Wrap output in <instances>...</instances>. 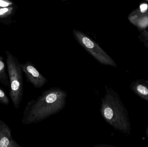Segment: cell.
Instances as JSON below:
<instances>
[{
    "label": "cell",
    "mask_w": 148,
    "mask_h": 147,
    "mask_svg": "<svg viewBox=\"0 0 148 147\" xmlns=\"http://www.w3.org/2000/svg\"><path fill=\"white\" fill-rule=\"evenodd\" d=\"M73 32L77 42L101 64L117 67V64L112 58L88 36L75 29Z\"/></svg>",
    "instance_id": "obj_4"
},
{
    "label": "cell",
    "mask_w": 148,
    "mask_h": 147,
    "mask_svg": "<svg viewBox=\"0 0 148 147\" xmlns=\"http://www.w3.org/2000/svg\"><path fill=\"white\" fill-rule=\"evenodd\" d=\"M68 94L66 91L53 87L42 92L36 100H30L23 114L22 124L38 123L56 114L66 107Z\"/></svg>",
    "instance_id": "obj_1"
},
{
    "label": "cell",
    "mask_w": 148,
    "mask_h": 147,
    "mask_svg": "<svg viewBox=\"0 0 148 147\" xmlns=\"http://www.w3.org/2000/svg\"><path fill=\"white\" fill-rule=\"evenodd\" d=\"M0 147H22L13 139L10 128L1 119Z\"/></svg>",
    "instance_id": "obj_7"
},
{
    "label": "cell",
    "mask_w": 148,
    "mask_h": 147,
    "mask_svg": "<svg viewBox=\"0 0 148 147\" xmlns=\"http://www.w3.org/2000/svg\"><path fill=\"white\" fill-rule=\"evenodd\" d=\"M143 43L144 46L146 48H147V49H148V41H144V42H143Z\"/></svg>",
    "instance_id": "obj_15"
},
{
    "label": "cell",
    "mask_w": 148,
    "mask_h": 147,
    "mask_svg": "<svg viewBox=\"0 0 148 147\" xmlns=\"http://www.w3.org/2000/svg\"><path fill=\"white\" fill-rule=\"evenodd\" d=\"M129 22L142 31L148 28V3H142L128 16Z\"/></svg>",
    "instance_id": "obj_6"
},
{
    "label": "cell",
    "mask_w": 148,
    "mask_h": 147,
    "mask_svg": "<svg viewBox=\"0 0 148 147\" xmlns=\"http://www.w3.org/2000/svg\"><path fill=\"white\" fill-rule=\"evenodd\" d=\"M143 1H145L147 2H148V0H143Z\"/></svg>",
    "instance_id": "obj_18"
},
{
    "label": "cell",
    "mask_w": 148,
    "mask_h": 147,
    "mask_svg": "<svg viewBox=\"0 0 148 147\" xmlns=\"http://www.w3.org/2000/svg\"><path fill=\"white\" fill-rule=\"evenodd\" d=\"M140 34L138 39L142 42L148 41V28L142 31H139Z\"/></svg>",
    "instance_id": "obj_11"
},
{
    "label": "cell",
    "mask_w": 148,
    "mask_h": 147,
    "mask_svg": "<svg viewBox=\"0 0 148 147\" xmlns=\"http://www.w3.org/2000/svg\"><path fill=\"white\" fill-rule=\"evenodd\" d=\"M22 72L26 76L27 81L35 89H40L48 83V80L37 70L34 65L30 61L20 64Z\"/></svg>",
    "instance_id": "obj_5"
},
{
    "label": "cell",
    "mask_w": 148,
    "mask_h": 147,
    "mask_svg": "<svg viewBox=\"0 0 148 147\" xmlns=\"http://www.w3.org/2000/svg\"><path fill=\"white\" fill-rule=\"evenodd\" d=\"M145 133H146V136L147 137H148V125L147 126V128H146V132H145Z\"/></svg>",
    "instance_id": "obj_16"
},
{
    "label": "cell",
    "mask_w": 148,
    "mask_h": 147,
    "mask_svg": "<svg viewBox=\"0 0 148 147\" xmlns=\"http://www.w3.org/2000/svg\"><path fill=\"white\" fill-rule=\"evenodd\" d=\"M11 3L6 0H0V7H5L9 6Z\"/></svg>",
    "instance_id": "obj_12"
},
{
    "label": "cell",
    "mask_w": 148,
    "mask_h": 147,
    "mask_svg": "<svg viewBox=\"0 0 148 147\" xmlns=\"http://www.w3.org/2000/svg\"><path fill=\"white\" fill-rule=\"evenodd\" d=\"M0 83L6 87H10L7 64H5L3 59L1 57H0Z\"/></svg>",
    "instance_id": "obj_9"
},
{
    "label": "cell",
    "mask_w": 148,
    "mask_h": 147,
    "mask_svg": "<svg viewBox=\"0 0 148 147\" xmlns=\"http://www.w3.org/2000/svg\"><path fill=\"white\" fill-rule=\"evenodd\" d=\"M9 11V8L6 7L0 8V16L3 15Z\"/></svg>",
    "instance_id": "obj_13"
},
{
    "label": "cell",
    "mask_w": 148,
    "mask_h": 147,
    "mask_svg": "<svg viewBox=\"0 0 148 147\" xmlns=\"http://www.w3.org/2000/svg\"><path fill=\"white\" fill-rule=\"evenodd\" d=\"M145 82H146V83H147V85H148V79H146V80H145Z\"/></svg>",
    "instance_id": "obj_17"
},
{
    "label": "cell",
    "mask_w": 148,
    "mask_h": 147,
    "mask_svg": "<svg viewBox=\"0 0 148 147\" xmlns=\"http://www.w3.org/2000/svg\"><path fill=\"white\" fill-rule=\"evenodd\" d=\"M105 94L101 99L100 113L109 125L127 135L131 133V125L127 110L120 96L111 87L105 85Z\"/></svg>",
    "instance_id": "obj_2"
},
{
    "label": "cell",
    "mask_w": 148,
    "mask_h": 147,
    "mask_svg": "<svg viewBox=\"0 0 148 147\" xmlns=\"http://www.w3.org/2000/svg\"><path fill=\"white\" fill-rule=\"evenodd\" d=\"M130 88L138 96L148 102V85L144 79H137L132 82Z\"/></svg>",
    "instance_id": "obj_8"
},
{
    "label": "cell",
    "mask_w": 148,
    "mask_h": 147,
    "mask_svg": "<svg viewBox=\"0 0 148 147\" xmlns=\"http://www.w3.org/2000/svg\"><path fill=\"white\" fill-rule=\"evenodd\" d=\"M7 71L10 82L9 96L14 107L18 109L22 100L23 81L22 70L16 59L7 53Z\"/></svg>",
    "instance_id": "obj_3"
},
{
    "label": "cell",
    "mask_w": 148,
    "mask_h": 147,
    "mask_svg": "<svg viewBox=\"0 0 148 147\" xmlns=\"http://www.w3.org/2000/svg\"><path fill=\"white\" fill-rule=\"evenodd\" d=\"M0 103L8 105L10 103L9 99L5 91L0 88Z\"/></svg>",
    "instance_id": "obj_10"
},
{
    "label": "cell",
    "mask_w": 148,
    "mask_h": 147,
    "mask_svg": "<svg viewBox=\"0 0 148 147\" xmlns=\"http://www.w3.org/2000/svg\"><path fill=\"white\" fill-rule=\"evenodd\" d=\"M95 146L96 147H112L113 146H110V145H108V144H102V145H96Z\"/></svg>",
    "instance_id": "obj_14"
}]
</instances>
